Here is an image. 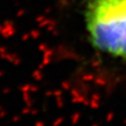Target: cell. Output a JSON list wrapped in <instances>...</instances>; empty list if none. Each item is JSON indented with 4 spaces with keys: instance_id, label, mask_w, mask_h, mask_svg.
<instances>
[{
    "instance_id": "6da1fadb",
    "label": "cell",
    "mask_w": 126,
    "mask_h": 126,
    "mask_svg": "<svg viewBox=\"0 0 126 126\" xmlns=\"http://www.w3.org/2000/svg\"><path fill=\"white\" fill-rule=\"evenodd\" d=\"M84 22L94 49L126 60V0H84Z\"/></svg>"
}]
</instances>
